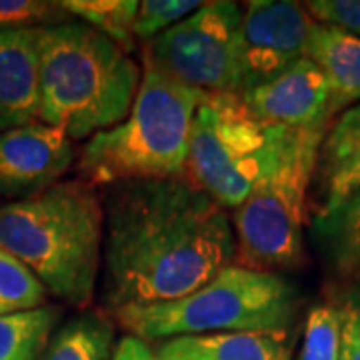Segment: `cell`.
<instances>
[{
  "mask_svg": "<svg viewBox=\"0 0 360 360\" xmlns=\"http://www.w3.org/2000/svg\"><path fill=\"white\" fill-rule=\"evenodd\" d=\"M101 296L116 312L191 295L234 262L229 212L186 176L110 184Z\"/></svg>",
  "mask_w": 360,
  "mask_h": 360,
  "instance_id": "cell-1",
  "label": "cell"
},
{
  "mask_svg": "<svg viewBox=\"0 0 360 360\" xmlns=\"http://www.w3.org/2000/svg\"><path fill=\"white\" fill-rule=\"evenodd\" d=\"M103 198L80 180L0 206V248L37 274L46 290L82 309L101 281Z\"/></svg>",
  "mask_w": 360,
  "mask_h": 360,
  "instance_id": "cell-2",
  "label": "cell"
},
{
  "mask_svg": "<svg viewBox=\"0 0 360 360\" xmlns=\"http://www.w3.org/2000/svg\"><path fill=\"white\" fill-rule=\"evenodd\" d=\"M136 60L84 22L39 28L40 120L68 139L122 122L141 86Z\"/></svg>",
  "mask_w": 360,
  "mask_h": 360,
  "instance_id": "cell-3",
  "label": "cell"
},
{
  "mask_svg": "<svg viewBox=\"0 0 360 360\" xmlns=\"http://www.w3.org/2000/svg\"><path fill=\"white\" fill-rule=\"evenodd\" d=\"M129 116L90 136L78 174L90 186L184 176L191 127L205 92L176 82L146 56Z\"/></svg>",
  "mask_w": 360,
  "mask_h": 360,
  "instance_id": "cell-4",
  "label": "cell"
},
{
  "mask_svg": "<svg viewBox=\"0 0 360 360\" xmlns=\"http://www.w3.org/2000/svg\"><path fill=\"white\" fill-rule=\"evenodd\" d=\"M298 295L276 272L229 264L191 295L116 310L118 324L142 340L292 328Z\"/></svg>",
  "mask_w": 360,
  "mask_h": 360,
  "instance_id": "cell-5",
  "label": "cell"
},
{
  "mask_svg": "<svg viewBox=\"0 0 360 360\" xmlns=\"http://www.w3.org/2000/svg\"><path fill=\"white\" fill-rule=\"evenodd\" d=\"M326 130L288 129L274 165L232 214V264L262 272L302 264L309 188Z\"/></svg>",
  "mask_w": 360,
  "mask_h": 360,
  "instance_id": "cell-6",
  "label": "cell"
},
{
  "mask_svg": "<svg viewBox=\"0 0 360 360\" xmlns=\"http://www.w3.org/2000/svg\"><path fill=\"white\" fill-rule=\"evenodd\" d=\"M286 132L258 120L238 94H206L193 118L184 174L224 210H236L274 165Z\"/></svg>",
  "mask_w": 360,
  "mask_h": 360,
  "instance_id": "cell-7",
  "label": "cell"
},
{
  "mask_svg": "<svg viewBox=\"0 0 360 360\" xmlns=\"http://www.w3.org/2000/svg\"><path fill=\"white\" fill-rule=\"evenodd\" d=\"M240 4L205 2L191 16L148 42L146 58L176 82L205 94H236Z\"/></svg>",
  "mask_w": 360,
  "mask_h": 360,
  "instance_id": "cell-8",
  "label": "cell"
},
{
  "mask_svg": "<svg viewBox=\"0 0 360 360\" xmlns=\"http://www.w3.org/2000/svg\"><path fill=\"white\" fill-rule=\"evenodd\" d=\"M312 26V16L298 2H248L238 30L236 94L257 89L304 58Z\"/></svg>",
  "mask_w": 360,
  "mask_h": 360,
  "instance_id": "cell-9",
  "label": "cell"
},
{
  "mask_svg": "<svg viewBox=\"0 0 360 360\" xmlns=\"http://www.w3.org/2000/svg\"><path fill=\"white\" fill-rule=\"evenodd\" d=\"M77 158L72 139L44 122L0 132V196L28 198L54 186Z\"/></svg>",
  "mask_w": 360,
  "mask_h": 360,
  "instance_id": "cell-10",
  "label": "cell"
},
{
  "mask_svg": "<svg viewBox=\"0 0 360 360\" xmlns=\"http://www.w3.org/2000/svg\"><path fill=\"white\" fill-rule=\"evenodd\" d=\"M258 120L286 129L330 127V90L321 68L307 56L278 77L238 94Z\"/></svg>",
  "mask_w": 360,
  "mask_h": 360,
  "instance_id": "cell-11",
  "label": "cell"
},
{
  "mask_svg": "<svg viewBox=\"0 0 360 360\" xmlns=\"http://www.w3.org/2000/svg\"><path fill=\"white\" fill-rule=\"evenodd\" d=\"M40 118L39 28L0 32V132Z\"/></svg>",
  "mask_w": 360,
  "mask_h": 360,
  "instance_id": "cell-12",
  "label": "cell"
},
{
  "mask_svg": "<svg viewBox=\"0 0 360 360\" xmlns=\"http://www.w3.org/2000/svg\"><path fill=\"white\" fill-rule=\"evenodd\" d=\"M292 328L176 336L156 347L158 360H292Z\"/></svg>",
  "mask_w": 360,
  "mask_h": 360,
  "instance_id": "cell-13",
  "label": "cell"
},
{
  "mask_svg": "<svg viewBox=\"0 0 360 360\" xmlns=\"http://www.w3.org/2000/svg\"><path fill=\"white\" fill-rule=\"evenodd\" d=\"M316 172L322 194L319 212L360 191V104L340 112L324 132Z\"/></svg>",
  "mask_w": 360,
  "mask_h": 360,
  "instance_id": "cell-14",
  "label": "cell"
},
{
  "mask_svg": "<svg viewBox=\"0 0 360 360\" xmlns=\"http://www.w3.org/2000/svg\"><path fill=\"white\" fill-rule=\"evenodd\" d=\"M304 56L321 68L330 90V115L360 103V39L336 26L314 22Z\"/></svg>",
  "mask_w": 360,
  "mask_h": 360,
  "instance_id": "cell-15",
  "label": "cell"
},
{
  "mask_svg": "<svg viewBox=\"0 0 360 360\" xmlns=\"http://www.w3.org/2000/svg\"><path fill=\"white\" fill-rule=\"evenodd\" d=\"M312 231L330 264L342 274L360 270V191L316 212Z\"/></svg>",
  "mask_w": 360,
  "mask_h": 360,
  "instance_id": "cell-16",
  "label": "cell"
},
{
  "mask_svg": "<svg viewBox=\"0 0 360 360\" xmlns=\"http://www.w3.org/2000/svg\"><path fill=\"white\" fill-rule=\"evenodd\" d=\"M115 326L103 314L86 312L52 336L40 360H112Z\"/></svg>",
  "mask_w": 360,
  "mask_h": 360,
  "instance_id": "cell-17",
  "label": "cell"
},
{
  "mask_svg": "<svg viewBox=\"0 0 360 360\" xmlns=\"http://www.w3.org/2000/svg\"><path fill=\"white\" fill-rule=\"evenodd\" d=\"M58 312L52 307L0 316V360H40Z\"/></svg>",
  "mask_w": 360,
  "mask_h": 360,
  "instance_id": "cell-18",
  "label": "cell"
},
{
  "mask_svg": "<svg viewBox=\"0 0 360 360\" xmlns=\"http://www.w3.org/2000/svg\"><path fill=\"white\" fill-rule=\"evenodd\" d=\"M66 13L77 16L106 39L116 42L124 52L136 49L134 20L139 13L136 0H66L60 2Z\"/></svg>",
  "mask_w": 360,
  "mask_h": 360,
  "instance_id": "cell-19",
  "label": "cell"
},
{
  "mask_svg": "<svg viewBox=\"0 0 360 360\" xmlns=\"http://www.w3.org/2000/svg\"><path fill=\"white\" fill-rule=\"evenodd\" d=\"M46 286L18 258L0 248V316L44 307Z\"/></svg>",
  "mask_w": 360,
  "mask_h": 360,
  "instance_id": "cell-20",
  "label": "cell"
},
{
  "mask_svg": "<svg viewBox=\"0 0 360 360\" xmlns=\"http://www.w3.org/2000/svg\"><path fill=\"white\" fill-rule=\"evenodd\" d=\"M340 359V309L322 302L309 310L298 360Z\"/></svg>",
  "mask_w": 360,
  "mask_h": 360,
  "instance_id": "cell-21",
  "label": "cell"
},
{
  "mask_svg": "<svg viewBox=\"0 0 360 360\" xmlns=\"http://www.w3.org/2000/svg\"><path fill=\"white\" fill-rule=\"evenodd\" d=\"M205 2L198 0H144L139 2V13L134 20V39L150 42L162 34L170 26H174L194 11H198Z\"/></svg>",
  "mask_w": 360,
  "mask_h": 360,
  "instance_id": "cell-22",
  "label": "cell"
},
{
  "mask_svg": "<svg viewBox=\"0 0 360 360\" xmlns=\"http://www.w3.org/2000/svg\"><path fill=\"white\" fill-rule=\"evenodd\" d=\"M60 2L44 0H0V32L20 28H44L66 22Z\"/></svg>",
  "mask_w": 360,
  "mask_h": 360,
  "instance_id": "cell-23",
  "label": "cell"
},
{
  "mask_svg": "<svg viewBox=\"0 0 360 360\" xmlns=\"http://www.w3.org/2000/svg\"><path fill=\"white\" fill-rule=\"evenodd\" d=\"M304 8L314 22L342 28L360 39V0H310Z\"/></svg>",
  "mask_w": 360,
  "mask_h": 360,
  "instance_id": "cell-24",
  "label": "cell"
},
{
  "mask_svg": "<svg viewBox=\"0 0 360 360\" xmlns=\"http://www.w3.org/2000/svg\"><path fill=\"white\" fill-rule=\"evenodd\" d=\"M340 309V359L360 360V295H347Z\"/></svg>",
  "mask_w": 360,
  "mask_h": 360,
  "instance_id": "cell-25",
  "label": "cell"
},
{
  "mask_svg": "<svg viewBox=\"0 0 360 360\" xmlns=\"http://www.w3.org/2000/svg\"><path fill=\"white\" fill-rule=\"evenodd\" d=\"M112 360H158V356L146 340L127 335L116 342Z\"/></svg>",
  "mask_w": 360,
  "mask_h": 360,
  "instance_id": "cell-26",
  "label": "cell"
},
{
  "mask_svg": "<svg viewBox=\"0 0 360 360\" xmlns=\"http://www.w3.org/2000/svg\"><path fill=\"white\" fill-rule=\"evenodd\" d=\"M356 276H359V278H360V270H359V272H356Z\"/></svg>",
  "mask_w": 360,
  "mask_h": 360,
  "instance_id": "cell-27",
  "label": "cell"
}]
</instances>
